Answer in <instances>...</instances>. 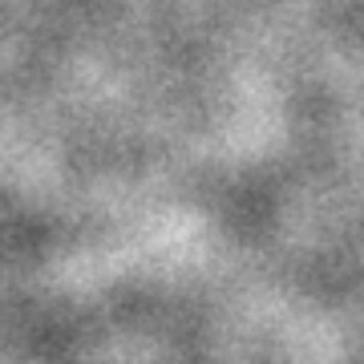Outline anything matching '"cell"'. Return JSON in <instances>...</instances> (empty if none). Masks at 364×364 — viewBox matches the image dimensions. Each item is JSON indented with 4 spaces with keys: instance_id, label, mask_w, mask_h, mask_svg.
<instances>
[]
</instances>
